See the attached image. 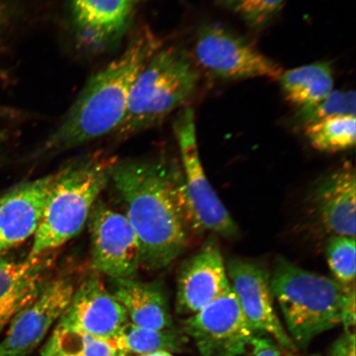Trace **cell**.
Segmentation results:
<instances>
[{
	"label": "cell",
	"instance_id": "obj_1",
	"mask_svg": "<svg viewBox=\"0 0 356 356\" xmlns=\"http://www.w3.org/2000/svg\"><path fill=\"white\" fill-rule=\"evenodd\" d=\"M111 180L139 239L140 267L166 268L195 231L180 163L164 156L117 161Z\"/></svg>",
	"mask_w": 356,
	"mask_h": 356
},
{
	"label": "cell",
	"instance_id": "obj_2",
	"mask_svg": "<svg viewBox=\"0 0 356 356\" xmlns=\"http://www.w3.org/2000/svg\"><path fill=\"white\" fill-rule=\"evenodd\" d=\"M160 47L148 26L138 31L122 54L88 79L38 154L53 157L114 134L126 115L134 82Z\"/></svg>",
	"mask_w": 356,
	"mask_h": 356
},
{
	"label": "cell",
	"instance_id": "obj_3",
	"mask_svg": "<svg viewBox=\"0 0 356 356\" xmlns=\"http://www.w3.org/2000/svg\"><path fill=\"white\" fill-rule=\"evenodd\" d=\"M270 286L289 332L301 347L341 323L346 331L355 326V284L343 286L279 257L270 274Z\"/></svg>",
	"mask_w": 356,
	"mask_h": 356
},
{
	"label": "cell",
	"instance_id": "obj_4",
	"mask_svg": "<svg viewBox=\"0 0 356 356\" xmlns=\"http://www.w3.org/2000/svg\"><path fill=\"white\" fill-rule=\"evenodd\" d=\"M113 158L92 155L58 172L29 259L51 254L81 232L102 191L111 181Z\"/></svg>",
	"mask_w": 356,
	"mask_h": 356
},
{
	"label": "cell",
	"instance_id": "obj_5",
	"mask_svg": "<svg viewBox=\"0 0 356 356\" xmlns=\"http://www.w3.org/2000/svg\"><path fill=\"white\" fill-rule=\"evenodd\" d=\"M197 67L184 49H159L134 82L126 115L115 135L118 139L159 126L184 106L198 86Z\"/></svg>",
	"mask_w": 356,
	"mask_h": 356
},
{
	"label": "cell",
	"instance_id": "obj_6",
	"mask_svg": "<svg viewBox=\"0 0 356 356\" xmlns=\"http://www.w3.org/2000/svg\"><path fill=\"white\" fill-rule=\"evenodd\" d=\"M173 129L179 147L180 165L195 230L210 231L228 238L236 237L238 233L237 224L204 173L200 158L193 109L181 108Z\"/></svg>",
	"mask_w": 356,
	"mask_h": 356
},
{
	"label": "cell",
	"instance_id": "obj_7",
	"mask_svg": "<svg viewBox=\"0 0 356 356\" xmlns=\"http://www.w3.org/2000/svg\"><path fill=\"white\" fill-rule=\"evenodd\" d=\"M195 56L207 72L225 80L279 79L284 72L247 39L220 24H207L199 29Z\"/></svg>",
	"mask_w": 356,
	"mask_h": 356
},
{
	"label": "cell",
	"instance_id": "obj_8",
	"mask_svg": "<svg viewBox=\"0 0 356 356\" xmlns=\"http://www.w3.org/2000/svg\"><path fill=\"white\" fill-rule=\"evenodd\" d=\"M202 356H238L247 353L254 337L231 287L206 308L184 322Z\"/></svg>",
	"mask_w": 356,
	"mask_h": 356
},
{
	"label": "cell",
	"instance_id": "obj_9",
	"mask_svg": "<svg viewBox=\"0 0 356 356\" xmlns=\"http://www.w3.org/2000/svg\"><path fill=\"white\" fill-rule=\"evenodd\" d=\"M88 221L93 269L111 279L135 278L140 247L127 216L101 204L93 207Z\"/></svg>",
	"mask_w": 356,
	"mask_h": 356
},
{
	"label": "cell",
	"instance_id": "obj_10",
	"mask_svg": "<svg viewBox=\"0 0 356 356\" xmlns=\"http://www.w3.org/2000/svg\"><path fill=\"white\" fill-rule=\"evenodd\" d=\"M75 291L68 277L47 282L35 299L8 324L0 342V356H25L37 347L57 319L62 317Z\"/></svg>",
	"mask_w": 356,
	"mask_h": 356
},
{
	"label": "cell",
	"instance_id": "obj_11",
	"mask_svg": "<svg viewBox=\"0 0 356 356\" xmlns=\"http://www.w3.org/2000/svg\"><path fill=\"white\" fill-rule=\"evenodd\" d=\"M226 271L230 287L253 330L270 334L287 350L295 348L275 313L268 269L259 262L235 258L228 261Z\"/></svg>",
	"mask_w": 356,
	"mask_h": 356
},
{
	"label": "cell",
	"instance_id": "obj_12",
	"mask_svg": "<svg viewBox=\"0 0 356 356\" xmlns=\"http://www.w3.org/2000/svg\"><path fill=\"white\" fill-rule=\"evenodd\" d=\"M230 288L217 240L209 238L181 266L177 277V306L182 314H195Z\"/></svg>",
	"mask_w": 356,
	"mask_h": 356
},
{
	"label": "cell",
	"instance_id": "obj_13",
	"mask_svg": "<svg viewBox=\"0 0 356 356\" xmlns=\"http://www.w3.org/2000/svg\"><path fill=\"white\" fill-rule=\"evenodd\" d=\"M127 313L101 280L92 277L74 291L60 326L113 340L127 323Z\"/></svg>",
	"mask_w": 356,
	"mask_h": 356
},
{
	"label": "cell",
	"instance_id": "obj_14",
	"mask_svg": "<svg viewBox=\"0 0 356 356\" xmlns=\"http://www.w3.org/2000/svg\"><path fill=\"white\" fill-rule=\"evenodd\" d=\"M355 169L348 163L318 181L311 191L309 206L324 233L355 238Z\"/></svg>",
	"mask_w": 356,
	"mask_h": 356
},
{
	"label": "cell",
	"instance_id": "obj_15",
	"mask_svg": "<svg viewBox=\"0 0 356 356\" xmlns=\"http://www.w3.org/2000/svg\"><path fill=\"white\" fill-rule=\"evenodd\" d=\"M58 172L15 186L0 197V253L34 236Z\"/></svg>",
	"mask_w": 356,
	"mask_h": 356
},
{
	"label": "cell",
	"instance_id": "obj_16",
	"mask_svg": "<svg viewBox=\"0 0 356 356\" xmlns=\"http://www.w3.org/2000/svg\"><path fill=\"white\" fill-rule=\"evenodd\" d=\"M134 6L132 0H70L79 42L97 51L117 46L130 25Z\"/></svg>",
	"mask_w": 356,
	"mask_h": 356
},
{
	"label": "cell",
	"instance_id": "obj_17",
	"mask_svg": "<svg viewBox=\"0 0 356 356\" xmlns=\"http://www.w3.org/2000/svg\"><path fill=\"white\" fill-rule=\"evenodd\" d=\"M51 264L50 254L16 260L0 253V333L37 298Z\"/></svg>",
	"mask_w": 356,
	"mask_h": 356
},
{
	"label": "cell",
	"instance_id": "obj_18",
	"mask_svg": "<svg viewBox=\"0 0 356 356\" xmlns=\"http://www.w3.org/2000/svg\"><path fill=\"white\" fill-rule=\"evenodd\" d=\"M111 293L126 309L133 324L162 331L171 325L167 296L162 284L133 279H111Z\"/></svg>",
	"mask_w": 356,
	"mask_h": 356
},
{
	"label": "cell",
	"instance_id": "obj_19",
	"mask_svg": "<svg viewBox=\"0 0 356 356\" xmlns=\"http://www.w3.org/2000/svg\"><path fill=\"white\" fill-rule=\"evenodd\" d=\"M279 80L286 99L299 110L313 108L333 91V71L328 62L284 71Z\"/></svg>",
	"mask_w": 356,
	"mask_h": 356
},
{
	"label": "cell",
	"instance_id": "obj_20",
	"mask_svg": "<svg viewBox=\"0 0 356 356\" xmlns=\"http://www.w3.org/2000/svg\"><path fill=\"white\" fill-rule=\"evenodd\" d=\"M355 115H341L305 127L312 146L322 152H339L353 148L356 141Z\"/></svg>",
	"mask_w": 356,
	"mask_h": 356
},
{
	"label": "cell",
	"instance_id": "obj_21",
	"mask_svg": "<svg viewBox=\"0 0 356 356\" xmlns=\"http://www.w3.org/2000/svg\"><path fill=\"white\" fill-rule=\"evenodd\" d=\"M119 351L149 354L155 351L181 348V341L178 336L170 332L153 330L127 323L114 338Z\"/></svg>",
	"mask_w": 356,
	"mask_h": 356
},
{
	"label": "cell",
	"instance_id": "obj_22",
	"mask_svg": "<svg viewBox=\"0 0 356 356\" xmlns=\"http://www.w3.org/2000/svg\"><path fill=\"white\" fill-rule=\"evenodd\" d=\"M326 257L329 268L337 282L346 286L355 284V238L332 236L327 245Z\"/></svg>",
	"mask_w": 356,
	"mask_h": 356
},
{
	"label": "cell",
	"instance_id": "obj_23",
	"mask_svg": "<svg viewBox=\"0 0 356 356\" xmlns=\"http://www.w3.org/2000/svg\"><path fill=\"white\" fill-rule=\"evenodd\" d=\"M225 6L236 13L248 26L262 30L270 24L286 0H222Z\"/></svg>",
	"mask_w": 356,
	"mask_h": 356
},
{
	"label": "cell",
	"instance_id": "obj_24",
	"mask_svg": "<svg viewBox=\"0 0 356 356\" xmlns=\"http://www.w3.org/2000/svg\"><path fill=\"white\" fill-rule=\"evenodd\" d=\"M356 97L354 91H332L319 104L305 110H299L298 119L304 126L322 121V120L355 115Z\"/></svg>",
	"mask_w": 356,
	"mask_h": 356
},
{
	"label": "cell",
	"instance_id": "obj_25",
	"mask_svg": "<svg viewBox=\"0 0 356 356\" xmlns=\"http://www.w3.org/2000/svg\"><path fill=\"white\" fill-rule=\"evenodd\" d=\"M118 353L114 339H102L88 335L81 356H115Z\"/></svg>",
	"mask_w": 356,
	"mask_h": 356
},
{
	"label": "cell",
	"instance_id": "obj_26",
	"mask_svg": "<svg viewBox=\"0 0 356 356\" xmlns=\"http://www.w3.org/2000/svg\"><path fill=\"white\" fill-rule=\"evenodd\" d=\"M250 346L252 356H295L266 338L253 337Z\"/></svg>",
	"mask_w": 356,
	"mask_h": 356
},
{
	"label": "cell",
	"instance_id": "obj_27",
	"mask_svg": "<svg viewBox=\"0 0 356 356\" xmlns=\"http://www.w3.org/2000/svg\"><path fill=\"white\" fill-rule=\"evenodd\" d=\"M331 355L355 356V335L354 331H346L343 337H341L334 345Z\"/></svg>",
	"mask_w": 356,
	"mask_h": 356
},
{
	"label": "cell",
	"instance_id": "obj_28",
	"mask_svg": "<svg viewBox=\"0 0 356 356\" xmlns=\"http://www.w3.org/2000/svg\"><path fill=\"white\" fill-rule=\"evenodd\" d=\"M11 11L10 7L0 2V33H2L8 22L10 20Z\"/></svg>",
	"mask_w": 356,
	"mask_h": 356
},
{
	"label": "cell",
	"instance_id": "obj_29",
	"mask_svg": "<svg viewBox=\"0 0 356 356\" xmlns=\"http://www.w3.org/2000/svg\"><path fill=\"white\" fill-rule=\"evenodd\" d=\"M42 356H73V355H69L64 353H60V351L56 350L51 346L50 344L47 343L46 346H44V348L42 351Z\"/></svg>",
	"mask_w": 356,
	"mask_h": 356
},
{
	"label": "cell",
	"instance_id": "obj_30",
	"mask_svg": "<svg viewBox=\"0 0 356 356\" xmlns=\"http://www.w3.org/2000/svg\"><path fill=\"white\" fill-rule=\"evenodd\" d=\"M144 356H172L165 350L155 351V353L147 354Z\"/></svg>",
	"mask_w": 356,
	"mask_h": 356
},
{
	"label": "cell",
	"instance_id": "obj_31",
	"mask_svg": "<svg viewBox=\"0 0 356 356\" xmlns=\"http://www.w3.org/2000/svg\"><path fill=\"white\" fill-rule=\"evenodd\" d=\"M126 353H123V351H119V353L115 356H126Z\"/></svg>",
	"mask_w": 356,
	"mask_h": 356
},
{
	"label": "cell",
	"instance_id": "obj_32",
	"mask_svg": "<svg viewBox=\"0 0 356 356\" xmlns=\"http://www.w3.org/2000/svg\"><path fill=\"white\" fill-rule=\"evenodd\" d=\"M132 1L136 3L137 2L144 1V0H132Z\"/></svg>",
	"mask_w": 356,
	"mask_h": 356
}]
</instances>
